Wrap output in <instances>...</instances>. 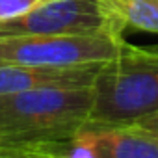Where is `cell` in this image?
Segmentation results:
<instances>
[{
    "mask_svg": "<svg viewBox=\"0 0 158 158\" xmlns=\"http://www.w3.org/2000/svg\"><path fill=\"white\" fill-rule=\"evenodd\" d=\"M93 99V86H48L0 95V145L73 141L89 125Z\"/></svg>",
    "mask_w": 158,
    "mask_h": 158,
    "instance_id": "6da1fadb",
    "label": "cell"
},
{
    "mask_svg": "<svg viewBox=\"0 0 158 158\" xmlns=\"http://www.w3.org/2000/svg\"><path fill=\"white\" fill-rule=\"evenodd\" d=\"M93 93L89 125H132L158 114V54L128 43L102 63Z\"/></svg>",
    "mask_w": 158,
    "mask_h": 158,
    "instance_id": "7a4b0ae2",
    "label": "cell"
},
{
    "mask_svg": "<svg viewBox=\"0 0 158 158\" xmlns=\"http://www.w3.org/2000/svg\"><path fill=\"white\" fill-rule=\"evenodd\" d=\"M128 43L115 34L0 37V63L80 67L117 58Z\"/></svg>",
    "mask_w": 158,
    "mask_h": 158,
    "instance_id": "3957f363",
    "label": "cell"
},
{
    "mask_svg": "<svg viewBox=\"0 0 158 158\" xmlns=\"http://www.w3.org/2000/svg\"><path fill=\"white\" fill-rule=\"evenodd\" d=\"M106 0H45L24 15L0 23V37L17 35H123Z\"/></svg>",
    "mask_w": 158,
    "mask_h": 158,
    "instance_id": "277c9868",
    "label": "cell"
},
{
    "mask_svg": "<svg viewBox=\"0 0 158 158\" xmlns=\"http://www.w3.org/2000/svg\"><path fill=\"white\" fill-rule=\"evenodd\" d=\"M102 63L80 67H43V65H19L0 63V95L30 91L37 88H89Z\"/></svg>",
    "mask_w": 158,
    "mask_h": 158,
    "instance_id": "5b68a950",
    "label": "cell"
},
{
    "mask_svg": "<svg viewBox=\"0 0 158 158\" xmlns=\"http://www.w3.org/2000/svg\"><path fill=\"white\" fill-rule=\"evenodd\" d=\"M76 139L97 158H158V132L139 125H88Z\"/></svg>",
    "mask_w": 158,
    "mask_h": 158,
    "instance_id": "8992f818",
    "label": "cell"
},
{
    "mask_svg": "<svg viewBox=\"0 0 158 158\" xmlns=\"http://www.w3.org/2000/svg\"><path fill=\"white\" fill-rule=\"evenodd\" d=\"M106 4L123 26L158 34V0H106Z\"/></svg>",
    "mask_w": 158,
    "mask_h": 158,
    "instance_id": "52a82bcc",
    "label": "cell"
},
{
    "mask_svg": "<svg viewBox=\"0 0 158 158\" xmlns=\"http://www.w3.org/2000/svg\"><path fill=\"white\" fill-rule=\"evenodd\" d=\"M67 143H47V145H0V158H56Z\"/></svg>",
    "mask_w": 158,
    "mask_h": 158,
    "instance_id": "ba28073f",
    "label": "cell"
},
{
    "mask_svg": "<svg viewBox=\"0 0 158 158\" xmlns=\"http://www.w3.org/2000/svg\"><path fill=\"white\" fill-rule=\"evenodd\" d=\"M41 2L45 0H0V23L17 19Z\"/></svg>",
    "mask_w": 158,
    "mask_h": 158,
    "instance_id": "9c48e42d",
    "label": "cell"
},
{
    "mask_svg": "<svg viewBox=\"0 0 158 158\" xmlns=\"http://www.w3.org/2000/svg\"><path fill=\"white\" fill-rule=\"evenodd\" d=\"M56 158H97L95 152L82 141H78L76 138L67 145V149H63L60 154H56Z\"/></svg>",
    "mask_w": 158,
    "mask_h": 158,
    "instance_id": "30bf717a",
    "label": "cell"
},
{
    "mask_svg": "<svg viewBox=\"0 0 158 158\" xmlns=\"http://www.w3.org/2000/svg\"><path fill=\"white\" fill-rule=\"evenodd\" d=\"M132 125H139L147 130H152V132H158V114H152V115H147L143 119H139L138 123H132Z\"/></svg>",
    "mask_w": 158,
    "mask_h": 158,
    "instance_id": "8fae6325",
    "label": "cell"
},
{
    "mask_svg": "<svg viewBox=\"0 0 158 158\" xmlns=\"http://www.w3.org/2000/svg\"><path fill=\"white\" fill-rule=\"evenodd\" d=\"M151 50H152V52H156V54H158V45H152V48H151Z\"/></svg>",
    "mask_w": 158,
    "mask_h": 158,
    "instance_id": "7c38bea8",
    "label": "cell"
}]
</instances>
